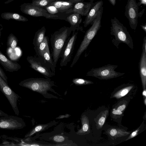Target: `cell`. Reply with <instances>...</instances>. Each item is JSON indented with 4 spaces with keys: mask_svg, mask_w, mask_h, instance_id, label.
Here are the masks:
<instances>
[{
    "mask_svg": "<svg viewBox=\"0 0 146 146\" xmlns=\"http://www.w3.org/2000/svg\"><path fill=\"white\" fill-rule=\"evenodd\" d=\"M30 78L25 79L21 82L19 85L27 88L34 92L40 93L45 98H58L52 94H49L48 92L50 91L58 95L52 88L55 86L54 82L49 78Z\"/></svg>",
    "mask_w": 146,
    "mask_h": 146,
    "instance_id": "cell-1",
    "label": "cell"
},
{
    "mask_svg": "<svg viewBox=\"0 0 146 146\" xmlns=\"http://www.w3.org/2000/svg\"><path fill=\"white\" fill-rule=\"evenodd\" d=\"M72 31L70 27H64L55 31L51 36L50 40L52 49L51 55L56 66L67 40Z\"/></svg>",
    "mask_w": 146,
    "mask_h": 146,
    "instance_id": "cell-2",
    "label": "cell"
},
{
    "mask_svg": "<svg viewBox=\"0 0 146 146\" xmlns=\"http://www.w3.org/2000/svg\"><path fill=\"white\" fill-rule=\"evenodd\" d=\"M110 34L114 36L112 42L117 48L121 43L127 45L131 49L133 48V39L126 27L115 17L111 20Z\"/></svg>",
    "mask_w": 146,
    "mask_h": 146,
    "instance_id": "cell-3",
    "label": "cell"
},
{
    "mask_svg": "<svg viewBox=\"0 0 146 146\" xmlns=\"http://www.w3.org/2000/svg\"><path fill=\"white\" fill-rule=\"evenodd\" d=\"M103 9L102 6L99 10L96 18L94 20L92 26L86 32L83 39L70 65V67L72 68L76 63L81 55L87 49L91 42L100 29Z\"/></svg>",
    "mask_w": 146,
    "mask_h": 146,
    "instance_id": "cell-4",
    "label": "cell"
},
{
    "mask_svg": "<svg viewBox=\"0 0 146 146\" xmlns=\"http://www.w3.org/2000/svg\"><path fill=\"white\" fill-rule=\"evenodd\" d=\"M118 66V65L109 64L101 67L92 68L86 73V76L94 77L101 80L117 78L125 74L115 71Z\"/></svg>",
    "mask_w": 146,
    "mask_h": 146,
    "instance_id": "cell-5",
    "label": "cell"
},
{
    "mask_svg": "<svg viewBox=\"0 0 146 146\" xmlns=\"http://www.w3.org/2000/svg\"><path fill=\"white\" fill-rule=\"evenodd\" d=\"M27 59L31 68L40 73L45 77L50 78L55 75V73L52 71L42 59L39 57L28 56Z\"/></svg>",
    "mask_w": 146,
    "mask_h": 146,
    "instance_id": "cell-6",
    "label": "cell"
},
{
    "mask_svg": "<svg viewBox=\"0 0 146 146\" xmlns=\"http://www.w3.org/2000/svg\"><path fill=\"white\" fill-rule=\"evenodd\" d=\"M139 6L136 0H128L124 13L128 20L131 28L135 30L138 23Z\"/></svg>",
    "mask_w": 146,
    "mask_h": 146,
    "instance_id": "cell-7",
    "label": "cell"
},
{
    "mask_svg": "<svg viewBox=\"0 0 146 146\" xmlns=\"http://www.w3.org/2000/svg\"><path fill=\"white\" fill-rule=\"evenodd\" d=\"M72 32V36L67 40L60 56V65L61 67L66 66L71 58L78 33V32Z\"/></svg>",
    "mask_w": 146,
    "mask_h": 146,
    "instance_id": "cell-8",
    "label": "cell"
},
{
    "mask_svg": "<svg viewBox=\"0 0 146 146\" xmlns=\"http://www.w3.org/2000/svg\"><path fill=\"white\" fill-rule=\"evenodd\" d=\"M25 124L19 117L8 115L0 117V129L14 130L23 128Z\"/></svg>",
    "mask_w": 146,
    "mask_h": 146,
    "instance_id": "cell-9",
    "label": "cell"
},
{
    "mask_svg": "<svg viewBox=\"0 0 146 146\" xmlns=\"http://www.w3.org/2000/svg\"><path fill=\"white\" fill-rule=\"evenodd\" d=\"M23 7L24 13L30 16L34 17H43L47 19L61 20L59 16L50 14L44 9L35 6L32 3L25 4Z\"/></svg>",
    "mask_w": 146,
    "mask_h": 146,
    "instance_id": "cell-10",
    "label": "cell"
},
{
    "mask_svg": "<svg viewBox=\"0 0 146 146\" xmlns=\"http://www.w3.org/2000/svg\"><path fill=\"white\" fill-rule=\"evenodd\" d=\"M140 75L143 90L146 87V37L143 38L141 55L139 63Z\"/></svg>",
    "mask_w": 146,
    "mask_h": 146,
    "instance_id": "cell-11",
    "label": "cell"
},
{
    "mask_svg": "<svg viewBox=\"0 0 146 146\" xmlns=\"http://www.w3.org/2000/svg\"><path fill=\"white\" fill-rule=\"evenodd\" d=\"M93 3L80 2L75 3L72 8L68 10L66 14L76 13L82 16H86L92 8Z\"/></svg>",
    "mask_w": 146,
    "mask_h": 146,
    "instance_id": "cell-12",
    "label": "cell"
},
{
    "mask_svg": "<svg viewBox=\"0 0 146 146\" xmlns=\"http://www.w3.org/2000/svg\"><path fill=\"white\" fill-rule=\"evenodd\" d=\"M103 4L102 0L99 1L94 3L83 22L85 27H86L90 24H92L94 20L97 17L99 10L102 7Z\"/></svg>",
    "mask_w": 146,
    "mask_h": 146,
    "instance_id": "cell-13",
    "label": "cell"
},
{
    "mask_svg": "<svg viewBox=\"0 0 146 146\" xmlns=\"http://www.w3.org/2000/svg\"><path fill=\"white\" fill-rule=\"evenodd\" d=\"M0 63L6 71L10 72L17 71L21 68L18 63L9 59L0 50Z\"/></svg>",
    "mask_w": 146,
    "mask_h": 146,
    "instance_id": "cell-14",
    "label": "cell"
},
{
    "mask_svg": "<svg viewBox=\"0 0 146 146\" xmlns=\"http://www.w3.org/2000/svg\"><path fill=\"white\" fill-rule=\"evenodd\" d=\"M65 21L70 24L72 32L75 31L76 30L83 31L82 27H80L82 21L81 15L80 14L76 13L68 14Z\"/></svg>",
    "mask_w": 146,
    "mask_h": 146,
    "instance_id": "cell-15",
    "label": "cell"
},
{
    "mask_svg": "<svg viewBox=\"0 0 146 146\" xmlns=\"http://www.w3.org/2000/svg\"><path fill=\"white\" fill-rule=\"evenodd\" d=\"M67 0H58L52 3L50 5L54 6L60 12L66 13L72 7L74 4Z\"/></svg>",
    "mask_w": 146,
    "mask_h": 146,
    "instance_id": "cell-16",
    "label": "cell"
},
{
    "mask_svg": "<svg viewBox=\"0 0 146 146\" xmlns=\"http://www.w3.org/2000/svg\"><path fill=\"white\" fill-rule=\"evenodd\" d=\"M106 133L113 139L125 136L130 134L129 132L124 130L113 127L108 129Z\"/></svg>",
    "mask_w": 146,
    "mask_h": 146,
    "instance_id": "cell-17",
    "label": "cell"
},
{
    "mask_svg": "<svg viewBox=\"0 0 146 146\" xmlns=\"http://www.w3.org/2000/svg\"><path fill=\"white\" fill-rule=\"evenodd\" d=\"M46 31L45 27L43 26L35 33L33 43L34 46V49L36 48L43 41L45 36Z\"/></svg>",
    "mask_w": 146,
    "mask_h": 146,
    "instance_id": "cell-18",
    "label": "cell"
},
{
    "mask_svg": "<svg viewBox=\"0 0 146 146\" xmlns=\"http://www.w3.org/2000/svg\"><path fill=\"white\" fill-rule=\"evenodd\" d=\"M42 59L44 63L51 69L52 71L55 73V65L50 53L49 49H46L43 53Z\"/></svg>",
    "mask_w": 146,
    "mask_h": 146,
    "instance_id": "cell-19",
    "label": "cell"
},
{
    "mask_svg": "<svg viewBox=\"0 0 146 146\" xmlns=\"http://www.w3.org/2000/svg\"><path fill=\"white\" fill-rule=\"evenodd\" d=\"M48 37L45 36L43 41L38 46L34 49L38 57L42 59L43 52L46 50L49 49L48 44Z\"/></svg>",
    "mask_w": 146,
    "mask_h": 146,
    "instance_id": "cell-20",
    "label": "cell"
},
{
    "mask_svg": "<svg viewBox=\"0 0 146 146\" xmlns=\"http://www.w3.org/2000/svg\"><path fill=\"white\" fill-rule=\"evenodd\" d=\"M82 127L78 132L79 135H84L89 133L90 130L89 120L88 117L85 115H83L81 118Z\"/></svg>",
    "mask_w": 146,
    "mask_h": 146,
    "instance_id": "cell-21",
    "label": "cell"
},
{
    "mask_svg": "<svg viewBox=\"0 0 146 146\" xmlns=\"http://www.w3.org/2000/svg\"><path fill=\"white\" fill-rule=\"evenodd\" d=\"M109 113V110H106L102 111L98 115L96 121V126L98 129H101L105 123Z\"/></svg>",
    "mask_w": 146,
    "mask_h": 146,
    "instance_id": "cell-22",
    "label": "cell"
},
{
    "mask_svg": "<svg viewBox=\"0 0 146 146\" xmlns=\"http://www.w3.org/2000/svg\"><path fill=\"white\" fill-rule=\"evenodd\" d=\"M133 86L131 84L126 85L115 92L112 98L119 99L126 95L133 88Z\"/></svg>",
    "mask_w": 146,
    "mask_h": 146,
    "instance_id": "cell-23",
    "label": "cell"
},
{
    "mask_svg": "<svg viewBox=\"0 0 146 146\" xmlns=\"http://www.w3.org/2000/svg\"><path fill=\"white\" fill-rule=\"evenodd\" d=\"M58 0H33L32 3L35 6L44 8L52 2Z\"/></svg>",
    "mask_w": 146,
    "mask_h": 146,
    "instance_id": "cell-24",
    "label": "cell"
},
{
    "mask_svg": "<svg viewBox=\"0 0 146 146\" xmlns=\"http://www.w3.org/2000/svg\"><path fill=\"white\" fill-rule=\"evenodd\" d=\"M18 40L17 37L12 33L10 34L7 37V46L12 49L15 48L17 46Z\"/></svg>",
    "mask_w": 146,
    "mask_h": 146,
    "instance_id": "cell-25",
    "label": "cell"
},
{
    "mask_svg": "<svg viewBox=\"0 0 146 146\" xmlns=\"http://www.w3.org/2000/svg\"><path fill=\"white\" fill-rule=\"evenodd\" d=\"M48 125L47 124L40 125L36 126L30 132L27 133L25 136V138L29 137L35 133L44 130Z\"/></svg>",
    "mask_w": 146,
    "mask_h": 146,
    "instance_id": "cell-26",
    "label": "cell"
},
{
    "mask_svg": "<svg viewBox=\"0 0 146 146\" xmlns=\"http://www.w3.org/2000/svg\"><path fill=\"white\" fill-rule=\"evenodd\" d=\"M72 82L77 85H85L94 84L92 81L81 78H74L72 80Z\"/></svg>",
    "mask_w": 146,
    "mask_h": 146,
    "instance_id": "cell-27",
    "label": "cell"
},
{
    "mask_svg": "<svg viewBox=\"0 0 146 146\" xmlns=\"http://www.w3.org/2000/svg\"><path fill=\"white\" fill-rule=\"evenodd\" d=\"M5 18L6 19H13L16 20L26 21H28L27 19L26 18L20 15L19 14H17L14 13H7L5 15Z\"/></svg>",
    "mask_w": 146,
    "mask_h": 146,
    "instance_id": "cell-28",
    "label": "cell"
},
{
    "mask_svg": "<svg viewBox=\"0 0 146 146\" xmlns=\"http://www.w3.org/2000/svg\"><path fill=\"white\" fill-rule=\"evenodd\" d=\"M127 103V102L126 101H121L118 104L115 108L123 111L126 108Z\"/></svg>",
    "mask_w": 146,
    "mask_h": 146,
    "instance_id": "cell-29",
    "label": "cell"
},
{
    "mask_svg": "<svg viewBox=\"0 0 146 146\" xmlns=\"http://www.w3.org/2000/svg\"><path fill=\"white\" fill-rule=\"evenodd\" d=\"M123 111L119 110L115 108L113 109L111 111L112 117L115 119L119 118L123 116Z\"/></svg>",
    "mask_w": 146,
    "mask_h": 146,
    "instance_id": "cell-30",
    "label": "cell"
},
{
    "mask_svg": "<svg viewBox=\"0 0 146 146\" xmlns=\"http://www.w3.org/2000/svg\"><path fill=\"white\" fill-rule=\"evenodd\" d=\"M53 140L57 142H62L64 141L65 138L61 135H57L54 136L53 138Z\"/></svg>",
    "mask_w": 146,
    "mask_h": 146,
    "instance_id": "cell-31",
    "label": "cell"
},
{
    "mask_svg": "<svg viewBox=\"0 0 146 146\" xmlns=\"http://www.w3.org/2000/svg\"><path fill=\"white\" fill-rule=\"evenodd\" d=\"M140 126L137 129H136L133 132L129 135V137L126 140V141L128 140L129 139H131L133 137H135L137 135L138 132L140 130V128L141 127Z\"/></svg>",
    "mask_w": 146,
    "mask_h": 146,
    "instance_id": "cell-32",
    "label": "cell"
},
{
    "mask_svg": "<svg viewBox=\"0 0 146 146\" xmlns=\"http://www.w3.org/2000/svg\"><path fill=\"white\" fill-rule=\"evenodd\" d=\"M0 76L6 83L8 84V78L3 69L0 67Z\"/></svg>",
    "mask_w": 146,
    "mask_h": 146,
    "instance_id": "cell-33",
    "label": "cell"
},
{
    "mask_svg": "<svg viewBox=\"0 0 146 146\" xmlns=\"http://www.w3.org/2000/svg\"><path fill=\"white\" fill-rule=\"evenodd\" d=\"M72 3H76L84 1V0H66Z\"/></svg>",
    "mask_w": 146,
    "mask_h": 146,
    "instance_id": "cell-34",
    "label": "cell"
},
{
    "mask_svg": "<svg viewBox=\"0 0 146 146\" xmlns=\"http://www.w3.org/2000/svg\"><path fill=\"white\" fill-rule=\"evenodd\" d=\"M8 115H9L8 114L5 113L0 110V117L3 116H6Z\"/></svg>",
    "mask_w": 146,
    "mask_h": 146,
    "instance_id": "cell-35",
    "label": "cell"
},
{
    "mask_svg": "<svg viewBox=\"0 0 146 146\" xmlns=\"http://www.w3.org/2000/svg\"><path fill=\"white\" fill-rule=\"evenodd\" d=\"M140 26L146 33V23H145L144 25H141Z\"/></svg>",
    "mask_w": 146,
    "mask_h": 146,
    "instance_id": "cell-36",
    "label": "cell"
},
{
    "mask_svg": "<svg viewBox=\"0 0 146 146\" xmlns=\"http://www.w3.org/2000/svg\"><path fill=\"white\" fill-rule=\"evenodd\" d=\"M110 2L113 6H115L116 3V0H108Z\"/></svg>",
    "mask_w": 146,
    "mask_h": 146,
    "instance_id": "cell-37",
    "label": "cell"
},
{
    "mask_svg": "<svg viewBox=\"0 0 146 146\" xmlns=\"http://www.w3.org/2000/svg\"><path fill=\"white\" fill-rule=\"evenodd\" d=\"M140 1V4L138 5L139 6L141 4H143L144 5H146V0H139Z\"/></svg>",
    "mask_w": 146,
    "mask_h": 146,
    "instance_id": "cell-38",
    "label": "cell"
},
{
    "mask_svg": "<svg viewBox=\"0 0 146 146\" xmlns=\"http://www.w3.org/2000/svg\"><path fill=\"white\" fill-rule=\"evenodd\" d=\"M146 89H145L143 90V92H142V94L143 96H145V98L146 97Z\"/></svg>",
    "mask_w": 146,
    "mask_h": 146,
    "instance_id": "cell-39",
    "label": "cell"
},
{
    "mask_svg": "<svg viewBox=\"0 0 146 146\" xmlns=\"http://www.w3.org/2000/svg\"><path fill=\"white\" fill-rule=\"evenodd\" d=\"M145 9H144L142 10V11H141L139 13H138V16H141L143 14V13L144 12Z\"/></svg>",
    "mask_w": 146,
    "mask_h": 146,
    "instance_id": "cell-40",
    "label": "cell"
},
{
    "mask_svg": "<svg viewBox=\"0 0 146 146\" xmlns=\"http://www.w3.org/2000/svg\"><path fill=\"white\" fill-rule=\"evenodd\" d=\"M144 103L145 105H146V98H145V99L144 100Z\"/></svg>",
    "mask_w": 146,
    "mask_h": 146,
    "instance_id": "cell-41",
    "label": "cell"
},
{
    "mask_svg": "<svg viewBox=\"0 0 146 146\" xmlns=\"http://www.w3.org/2000/svg\"><path fill=\"white\" fill-rule=\"evenodd\" d=\"M90 2L93 3V2L95 0H89Z\"/></svg>",
    "mask_w": 146,
    "mask_h": 146,
    "instance_id": "cell-42",
    "label": "cell"
},
{
    "mask_svg": "<svg viewBox=\"0 0 146 146\" xmlns=\"http://www.w3.org/2000/svg\"><path fill=\"white\" fill-rule=\"evenodd\" d=\"M119 0V1H120V0Z\"/></svg>",
    "mask_w": 146,
    "mask_h": 146,
    "instance_id": "cell-43",
    "label": "cell"
}]
</instances>
